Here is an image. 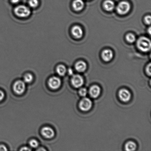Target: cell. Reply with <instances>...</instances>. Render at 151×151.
<instances>
[{
    "mask_svg": "<svg viewBox=\"0 0 151 151\" xmlns=\"http://www.w3.org/2000/svg\"><path fill=\"white\" fill-rule=\"evenodd\" d=\"M20 151H31L32 149H30V148H29L26 146H24L21 148Z\"/></svg>",
    "mask_w": 151,
    "mask_h": 151,
    "instance_id": "cell-27",
    "label": "cell"
},
{
    "mask_svg": "<svg viewBox=\"0 0 151 151\" xmlns=\"http://www.w3.org/2000/svg\"><path fill=\"white\" fill-rule=\"evenodd\" d=\"M101 93L100 87L97 85L92 86L90 88L89 93L90 96L93 98H96L100 95Z\"/></svg>",
    "mask_w": 151,
    "mask_h": 151,
    "instance_id": "cell-12",
    "label": "cell"
},
{
    "mask_svg": "<svg viewBox=\"0 0 151 151\" xmlns=\"http://www.w3.org/2000/svg\"><path fill=\"white\" fill-rule=\"evenodd\" d=\"M146 71L147 75H149V76H150L151 74V65L150 63H149L146 67Z\"/></svg>",
    "mask_w": 151,
    "mask_h": 151,
    "instance_id": "cell-23",
    "label": "cell"
},
{
    "mask_svg": "<svg viewBox=\"0 0 151 151\" xmlns=\"http://www.w3.org/2000/svg\"><path fill=\"white\" fill-rule=\"evenodd\" d=\"M75 68L77 71L79 72H84L86 69L87 65L85 62L79 61L76 63Z\"/></svg>",
    "mask_w": 151,
    "mask_h": 151,
    "instance_id": "cell-13",
    "label": "cell"
},
{
    "mask_svg": "<svg viewBox=\"0 0 151 151\" xmlns=\"http://www.w3.org/2000/svg\"><path fill=\"white\" fill-rule=\"evenodd\" d=\"M137 45L139 49L143 52H147L151 49V41L146 37H142L139 38L137 41Z\"/></svg>",
    "mask_w": 151,
    "mask_h": 151,
    "instance_id": "cell-2",
    "label": "cell"
},
{
    "mask_svg": "<svg viewBox=\"0 0 151 151\" xmlns=\"http://www.w3.org/2000/svg\"><path fill=\"white\" fill-rule=\"evenodd\" d=\"M148 30H149V33L150 34H150H151V28L150 27L149 28V29H148Z\"/></svg>",
    "mask_w": 151,
    "mask_h": 151,
    "instance_id": "cell-31",
    "label": "cell"
},
{
    "mask_svg": "<svg viewBox=\"0 0 151 151\" xmlns=\"http://www.w3.org/2000/svg\"><path fill=\"white\" fill-rule=\"evenodd\" d=\"M127 41L130 43L134 42L136 40L135 36L132 33H129L126 35Z\"/></svg>",
    "mask_w": 151,
    "mask_h": 151,
    "instance_id": "cell-21",
    "label": "cell"
},
{
    "mask_svg": "<svg viewBox=\"0 0 151 151\" xmlns=\"http://www.w3.org/2000/svg\"><path fill=\"white\" fill-rule=\"evenodd\" d=\"M72 35L76 38H80L83 36V31L79 26H75L72 27L71 30Z\"/></svg>",
    "mask_w": 151,
    "mask_h": 151,
    "instance_id": "cell-10",
    "label": "cell"
},
{
    "mask_svg": "<svg viewBox=\"0 0 151 151\" xmlns=\"http://www.w3.org/2000/svg\"><path fill=\"white\" fill-rule=\"evenodd\" d=\"M87 91L86 89L84 88H82L79 90V93L82 97H85L87 94Z\"/></svg>",
    "mask_w": 151,
    "mask_h": 151,
    "instance_id": "cell-22",
    "label": "cell"
},
{
    "mask_svg": "<svg viewBox=\"0 0 151 151\" xmlns=\"http://www.w3.org/2000/svg\"><path fill=\"white\" fill-rule=\"evenodd\" d=\"M137 148V145L134 142L129 141L125 145V150L128 151H134Z\"/></svg>",
    "mask_w": 151,
    "mask_h": 151,
    "instance_id": "cell-17",
    "label": "cell"
},
{
    "mask_svg": "<svg viewBox=\"0 0 151 151\" xmlns=\"http://www.w3.org/2000/svg\"><path fill=\"white\" fill-rule=\"evenodd\" d=\"M119 97L122 101L128 102L131 98V94L128 90L126 89H122L119 91Z\"/></svg>",
    "mask_w": 151,
    "mask_h": 151,
    "instance_id": "cell-9",
    "label": "cell"
},
{
    "mask_svg": "<svg viewBox=\"0 0 151 151\" xmlns=\"http://www.w3.org/2000/svg\"><path fill=\"white\" fill-rule=\"evenodd\" d=\"M14 12L17 17L21 18H26L30 15L31 10L29 6L20 4L15 7Z\"/></svg>",
    "mask_w": 151,
    "mask_h": 151,
    "instance_id": "cell-1",
    "label": "cell"
},
{
    "mask_svg": "<svg viewBox=\"0 0 151 151\" xmlns=\"http://www.w3.org/2000/svg\"><path fill=\"white\" fill-rule=\"evenodd\" d=\"M61 84V80L57 76L51 77L48 81L49 87L52 90H57L59 88Z\"/></svg>",
    "mask_w": 151,
    "mask_h": 151,
    "instance_id": "cell-5",
    "label": "cell"
},
{
    "mask_svg": "<svg viewBox=\"0 0 151 151\" xmlns=\"http://www.w3.org/2000/svg\"><path fill=\"white\" fill-rule=\"evenodd\" d=\"M72 6L76 11H79L83 8L84 3L82 0H75L73 1Z\"/></svg>",
    "mask_w": 151,
    "mask_h": 151,
    "instance_id": "cell-14",
    "label": "cell"
},
{
    "mask_svg": "<svg viewBox=\"0 0 151 151\" xmlns=\"http://www.w3.org/2000/svg\"><path fill=\"white\" fill-rule=\"evenodd\" d=\"M103 6L106 11H111L114 8L115 4L111 0H106L104 3Z\"/></svg>",
    "mask_w": 151,
    "mask_h": 151,
    "instance_id": "cell-15",
    "label": "cell"
},
{
    "mask_svg": "<svg viewBox=\"0 0 151 151\" xmlns=\"http://www.w3.org/2000/svg\"><path fill=\"white\" fill-rule=\"evenodd\" d=\"M56 70L58 74L61 76H64L67 72L65 66L62 64L58 65L56 68Z\"/></svg>",
    "mask_w": 151,
    "mask_h": 151,
    "instance_id": "cell-16",
    "label": "cell"
},
{
    "mask_svg": "<svg viewBox=\"0 0 151 151\" xmlns=\"http://www.w3.org/2000/svg\"><path fill=\"white\" fill-rule=\"evenodd\" d=\"M102 58L105 61L109 62L113 57V53L111 50H105L102 53Z\"/></svg>",
    "mask_w": 151,
    "mask_h": 151,
    "instance_id": "cell-11",
    "label": "cell"
},
{
    "mask_svg": "<svg viewBox=\"0 0 151 151\" xmlns=\"http://www.w3.org/2000/svg\"><path fill=\"white\" fill-rule=\"evenodd\" d=\"M37 150H46L45 149H44V148L42 149V148H40L39 149H38Z\"/></svg>",
    "mask_w": 151,
    "mask_h": 151,
    "instance_id": "cell-30",
    "label": "cell"
},
{
    "mask_svg": "<svg viewBox=\"0 0 151 151\" xmlns=\"http://www.w3.org/2000/svg\"><path fill=\"white\" fill-rule=\"evenodd\" d=\"M20 0H10V1L13 4H17L20 2Z\"/></svg>",
    "mask_w": 151,
    "mask_h": 151,
    "instance_id": "cell-28",
    "label": "cell"
},
{
    "mask_svg": "<svg viewBox=\"0 0 151 151\" xmlns=\"http://www.w3.org/2000/svg\"><path fill=\"white\" fill-rule=\"evenodd\" d=\"M29 146L32 148H36L39 146V143L37 140L32 139L29 142Z\"/></svg>",
    "mask_w": 151,
    "mask_h": 151,
    "instance_id": "cell-20",
    "label": "cell"
},
{
    "mask_svg": "<svg viewBox=\"0 0 151 151\" xmlns=\"http://www.w3.org/2000/svg\"><path fill=\"white\" fill-rule=\"evenodd\" d=\"M41 133L42 135L47 139L52 138L55 135L54 130L51 127H48L43 128L41 129Z\"/></svg>",
    "mask_w": 151,
    "mask_h": 151,
    "instance_id": "cell-8",
    "label": "cell"
},
{
    "mask_svg": "<svg viewBox=\"0 0 151 151\" xmlns=\"http://www.w3.org/2000/svg\"><path fill=\"white\" fill-rule=\"evenodd\" d=\"M4 92L0 90V101H1L4 99Z\"/></svg>",
    "mask_w": 151,
    "mask_h": 151,
    "instance_id": "cell-26",
    "label": "cell"
},
{
    "mask_svg": "<svg viewBox=\"0 0 151 151\" xmlns=\"http://www.w3.org/2000/svg\"><path fill=\"white\" fill-rule=\"evenodd\" d=\"M68 73L69 75H73V72L72 69L69 68L68 70Z\"/></svg>",
    "mask_w": 151,
    "mask_h": 151,
    "instance_id": "cell-29",
    "label": "cell"
},
{
    "mask_svg": "<svg viewBox=\"0 0 151 151\" xmlns=\"http://www.w3.org/2000/svg\"><path fill=\"white\" fill-rule=\"evenodd\" d=\"M39 4L38 0H29L28 1V5L31 8H35L37 7Z\"/></svg>",
    "mask_w": 151,
    "mask_h": 151,
    "instance_id": "cell-19",
    "label": "cell"
},
{
    "mask_svg": "<svg viewBox=\"0 0 151 151\" xmlns=\"http://www.w3.org/2000/svg\"><path fill=\"white\" fill-rule=\"evenodd\" d=\"M151 17L150 16H146L145 18V22L147 24H150L151 21Z\"/></svg>",
    "mask_w": 151,
    "mask_h": 151,
    "instance_id": "cell-24",
    "label": "cell"
},
{
    "mask_svg": "<svg viewBox=\"0 0 151 151\" xmlns=\"http://www.w3.org/2000/svg\"><path fill=\"white\" fill-rule=\"evenodd\" d=\"M7 149L6 147L4 145H0V151H6Z\"/></svg>",
    "mask_w": 151,
    "mask_h": 151,
    "instance_id": "cell-25",
    "label": "cell"
},
{
    "mask_svg": "<svg viewBox=\"0 0 151 151\" xmlns=\"http://www.w3.org/2000/svg\"><path fill=\"white\" fill-rule=\"evenodd\" d=\"M92 103L91 100L87 98H84L81 100L79 103L80 109L84 111H87L91 109Z\"/></svg>",
    "mask_w": 151,
    "mask_h": 151,
    "instance_id": "cell-6",
    "label": "cell"
},
{
    "mask_svg": "<svg viewBox=\"0 0 151 151\" xmlns=\"http://www.w3.org/2000/svg\"><path fill=\"white\" fill-rule=\"evenodd\" d=\"M13 89L16 94L19 95L23 94L26 89L25 83L20 80L16 81L13 84Z\"/></svg>",
    "mask_w": 151,
    "mask_h": 151,
    "instance_id": "cell-4",
    "label": "cell"
},
{
    "mask_svg": "<svg viewBox=\"0 0 151 151\" xmlns=\"http://www.w3.org/2000/svg\"><path fill=\"white\" fill-rule=\"evenodd\" d=\"M131 6L129 3L127 1H122L120 2L116 7L118 13L121 15L126 14L129 11Z\"/></svg>",
    "mask_w": 151,
    "mask_h": 151,
    "instance_id": "cell-3",
    "label": "cell"
},
{
    "mask_svg": "<svg viewBox=\"0 0 151 151\" xmlns=\"http://www.w3.org/2000/svg\"><path fill=\"white\" fill-rule=\"evenodd\" d=\"M33 80V76L29 73H28L25 74L24 76L23 81L25 83H29L32 82Z\"/></svg>",
    "mask_w": 151,
    "mask_h": 151,
    "instance_id": "cell-18",
    "label": "cell"
},
{
    "mask_svg": "<svg viewBox=\"0 0 151 151\" xmlns=\"http://www.w3.org/2000/svg\"><path fill=\"white\" fill-rule=\"evenodd\" d=\"M84 80L81 76L78 75H73L71 79L72 85L75 88H79L83 85Z\"/></svg>",
    "mask_w": 151,
    "mask_h": 151,
    "instance_id": "cell-7",
    "label": "cell"
}]
</instances>
